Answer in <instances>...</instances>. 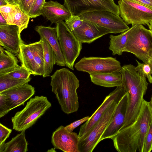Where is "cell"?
Instances as JSON below:
<instances>
[{
	"instance_id": "cell-31",
	"label": "cell",
	"mask_w": 152,
	"mask_h": 152,
	"mask_svg": "<svg viewBox=\"0 0 152 152\" xmlns=\"http://www.w3.org/2000/svg\"><path fill=\"white\" fill-rule=\"evenodd\" d=\"M65 23L72 31L80 27L83 24V20L80 16L72 15L65 20Z\"/></svg>"
},
{
	"instance_id": "cell-44",
	"label": "cell",
	"mask_w": 152,
	"mask_h": 152,
	"mask_svg": "<svg viewBox=\"0 0 152 152\" xmlns=\"http://www.w3.org/2000/svg\"><path fill=\"white\" fill-rule=\"evenodd\" d=\"M150 104V105L151 110L152 112V95L151 96L150 100L149 102Z\"/></svg>"
},
{
	"instance_id": "cell-39",
	"label": "cell",
	"mask_w": 152,
	"mask_h": 152,
	"mask_svg": "<svg viewBox=\"0 0 152 152\" xmlns=\"http://www.w3.org/2000/svg\"><path fill=\"white\" fill-rule=\"evenodd\" d=\"M152 10V2L150 0H132Z\"/></svg>"
},
{
	"instance_id": "cell-24",
	"label": "cell",
	"mask_w": 152,
	"mask_h": 152,
	"mask_svg": "<svg viewBox=\"0 0 152 152\" xmlns=\"http://www.w3.org/2000/svg\"><path fill=\"white\" fill-rule=\"evenodd\" d=\"M28 145L25 131H22L5 143L3 152H26L28 151Z\"/></svg>"
},
{
	"instance_id": "cell-1",
	"label": "cell",
	"mask_w": 152,
	"mask_h": 152,
	"mask_svg": "<svg viewBox=\"0 0 152 152\" xmlns=\"http://www.w3.org/2000/svg\"><path fill=\"white\" fill-rule=\"evenodd\" d=\"M137 65L126 64L122 66L121 85L128 96L127 108L121 129L129 126L135 120L139 114L148 89V83L142 70L143 63L136 59Z\"/></svg>"
},
{
	"instance_id": "cell-36",
	"label": "cell",
	"mask_w": 152,
	"mask_h": 152,
	"mask_svg": "<svg viewBox=\"0 0 152 152\" xmlns=\"http://www.w3.org/2000/svg\"><path fill=\"white\" fill-rule=\"evenodd\" d=\"M10 111L5 96L0 94V118L4 116Z\"/></svg>"
},
{
	"instance_id": "cell-3",
	"label": "cell",
	"mask_w": 152,
	"mask_h": 152,
	"mask_svg": "<svg viewBox=\"0 0 152 152\" xmlns=\"http://www.w3.org/2000/svg\"><path fill=\"white\" fill-rule=\"evenodd\" d=\"M51 78L52 91L62 111L67 114L77 111L79 103L77 90L80 84L76 76L68 69L63 68L57 70Z\"/></svg>"
},
{
	"instance_id": "cell-22",
	"label": "cell",
	"mask_w": 152,
	"mask_h": 152,
	"mask_svg": "<svg viewBox=\"0 0 152 152\" xmlns=\"http://www.w3.org/2000/svg\"><path fill=\"white\" fill-rule=\"evenodd\" d=\"M132 26L129 29L118 35H110L109 49L112 52V54L121 55L126 45L129 33L136 26Z\"/></svg>"
},
{
	"instance_id": "cell-25",
	"label": "cell",
	"mask_w": 152,
	"mask_h": 152,
	"mask_svg": "<svg viewBox=\"0 0 152 152\" xmlns=\"http://www.w3.org/2000/svg\"><path fill=\"white\" fill-rule=\"evenodd\" d=\"M18 60L13 53L0 47V74L17 66Z\"/></svg>"
},
{
	"instance_id": "cell-27",
	"label": "cell",
	"mask_w": 152,
	"mask_h": 152,
	"mask_svg": "<svg viewBox=\"0 0 152 152\" xmlns=\"http://www.w3.org/2000/svg\"><path fill=\"white\" fill-rule=\"evenodd\" d=\"M31 79L30 77L27 79H23L0 76V92L28 83Z\"/></svg>"
},
{
	"instance_id": "cell-8",
	"label": "cell",
	"mask_w": 152,
	"mask_h": 152,
	"mask_svg": "<svg viewBox=\"0 0 152 152\" xmlns=\"http://www.w3.org/2000/svg\"><path fill=\"white\" fill-rule=\"evenodd\" d=\"M120 17L127 25H147L152 20V10L132 0L118 1Z\"/></svg>"
},
{
	"instance_id": "cell-20",
	"label": "cell",
	"mask_w": 152,
	"mask_h": 152,
	"mask_svg": "<svg viewBox=\"0 0 152 152\" xmlns=\"http://www.w3.org/2000/svg\"><path fill=\"white\" fill-rule=\"evenodd\" d=\"M91 81L94 84L110 88L121 85L122 78L121 71L90 75Z\"/></svg>"
},
{
	"instance_id": "cell-15",
	"label": "cell",
	"mask_w": 152,
	"mask_h": 152,
	"mask_svg": "<svg viewBox=\"0 0 152 152\" xmlns=\"http://www.w3.org/2000/svg\"><path fill=\"white\" fill-rule=\"evenodd\" d=\"M18 26L12 24L0 25V45L13 54L19 53L21 44L23 42Z\"/></svg>"
},
{
	"instance_id": "cell-16",
	"label": "cell",
	"mask_w": 152,
	"mask_h": 152,
	"mask_svg": "<svg viewBox=\"0 0 152 152\" xmlns=\"http://www.w3.org/2000/svg\"><path fill=\"white\" fill-rule=\"evenodd\" d=\"M34 88L28 83L0 92L4 95L10 110L21 105L35 94Z\"/></svg>"
},
{
	"instance_id": "cell-4",
	"label": "cell",
	"mask_w": 152,
	"mask_h": 152,
	"mask_svg": "<svg viewBox=\"0 0 152 152\" xmlns=\"http://www.w3.org/2000/svg\"><path fill=\"white\" fill-rule=\"evenodd\" d=\"M51 106L46 96H36L31 98L21 110L12 118L13 129L18 132L25 131L33 125Z\"/></svg>"
},
{
	"instance_id": "cell-34",
	"label": "cell",
	"mask_w": 152,
	"mask_h": 152,
	"mask_svg": "<svg viewBox=\"0 0 152 152\" xmlns=\"http://www.w3.org/2000/svg\"><path fill=\"white\" fill-rule=\"evenodd\" d=\"M152 147V122L151 123L145 136L143 152H150Z\"/></svg>"
},
{
	"instance_id": "cell-32",
	"label": "cell",
	"mask_w": 152,
	"mask_h": 152,
	"mask_svg": "<svg viewBox=\"0 0 152 152\" xmlns=\"http://www.w3.org/2000/svg\"><path fill=\"white\" fill-rule=\"evenodd\" d=\"M45 0H35L28 15L30 18H35L41 15Z\"/></svg>"
},
{
	"instance_id": "cell-18",
	"label": "cell",
	"mask_w": 152,
	"mask_h": 152,
	"mask_svg": "<svg viewBox=\"0 0 152 152\" xmlns=\"http://www.w3.org/2000/svg\"><path fill=\"white\" fill-rule=\"evenodd\" d=\"M35 30L40 37L45 38L53 50L56 56V64L61 66H65L64 57L58 40L56 28L42 26L35 27Z\"/></svg>"
},
{
	"instance_id": "cell-17",
	"label": "cell",
	"mask_w": 152,
	"mask_h": 152,
	"mask_svg": "<svg viewBox=\"0 0 152 152\" xmlns=\"http://www.w3.org/2000/svg\"><path fill=\"white\" fill-rule=\"evenodd\" d=\"M81 43L90 44L107 34L111 33L107 29L98 24L83 20L82 25L72 31Z\"/></svg>"
},
{
	"instance_id": "cell-29",
	"label": "cell",
	"mask_w": 152,
	"mask_h": 152,
	"mask_svg": "<svg viewBox=\"0 0 152 152\" xmlns=\"http://www.w3.org/2000/svg\"><path fill=\"white\" fill-rule=\"evenodd\" d=\"M32 75L27 69L22 66H18L0 74V76L11 77L16 78L27 79Z\"/></svg>"
},
{
	"instance_id": "cell-30",
	"label": "cell",
	"mask_w": 152,
	"mask_h": 152,
	"mask_svg": "<svg viewBox=\"0 0 152 152\" xmlns=\"http://www.w3.org/2000/svg\"><path fill=\"white\" fill-rule=\"evenodd\" d=\"M14 5L8 4L0 6V12L6 20L7 24H12L13 21Z\"/></svg>"
},
{
	"instance_id": "cell-42",
	"label": "cell",
	"mask_w": 152,
	"mask_h": 152,
	"mask_svg": "<svg viewBox=\"0 0 152 152\" xmlns=\"http://www.w3.org/2000/svg\"><path fill=\"white\" fill-rule=\"evenodd\" d=\"M8 4L5 0H0V6H6Z\"/></svg>"
},
{
	"instance_id": "cell-14",
	"label": "cell",
	"mask_w": 152,
	"mask_h": 152,
	"mask_svg": "<svg viewBox=\"0 0 152 152\" xmlns=\"http://www.w3.org/2000/svg\"><path fill=\"white\" fill-rule=\"evenodd\" d=\"M128 102L126 93L118 103L111 121L102 135L100 141L105 139H111L121 129L126 115Z\"/></svg>"
},
{
	"instance_id": "cell-7",
	"label": "cell",
	"mask_w": 152,
	"mask_h": 152,
	"mask_svg": "<svg viewBox=\"0 0 152 152\" xmlns=\"http://www.w3.org/2000/svg\"><path fill=\"white\" fill-rule=\"evenodd\" d=\"M120 100L113 102L91 129L80 138V152H92L101 141V137L110 122L115 108Z\"/></svg>"
},
{
	"instance_id": "cell-19",
	"label": "cell",
	"mask_w": 152,
	"mask_h": 152,
	"mask_svg": "<svg viewBox=\"0 0 152 152\" xmlns=\"http://www.w3.org/2000/svg\"><path fill=\"white\" fill-rule=\"evenodd\" d=\"M41 15L50 21L51 23L56 24L65 20L72 14L64 5L57 1H45L43 6Z\"/></svg>"
},
{
	"instance_id": "cell-11",
	"label": "cell",
	"mask_w": 152,
	"mask_h": 152,
	"mask_svg": "<svg viewBox=\"0 0 152 152\" xmlns=\"http://www.w3.org/2000/svg\"><path fill=\"white\" fill-rule=\"evenodd\" d=\"M83 20L94 23L107 29L111 33L123 32L130 28L119 15L108 11H96L80 16Z\"/></svg>"
},
{
	"instance_id": "cell-10",
	"label": "cell",
	"mask_w": 152,
	"mask_h": 152,
	"mask_svg": "<svg viewBox=\"0 0 152 152\" xmlns=\"http://www.w3.org/2000/svg\"><path fill=\"white\" fill-rule=\"evenodd\" d=\"M74 66L77 70L89 75L121 71L122 67L120 61L111 57H84Z\"/></svg>"
},
{
	"instance_id": "cell-12",
	"label": "cell",
	"mask_w": 152,
	"mask_h": 152,
	"mask_svg": "<svg viewBox=\"0 0 152 152\" xmlns=\"http://www.w3.org/2000/svg\"><path fill=\"white\" fill-rule=\"evenodd\" d=\"M126 93L124 87L121 85L116 87L114 91L107 96L102 103L90 117L89 119L81 126L78 134L79 138L91 129L113 102L121 99Z\"/></svg>"
},
{
	"instance_id": "cell-40",
	"label": "cell",
	"mask_w": 152,
	"mask_h": 152,
	"mask_svg": "<svg viewBox=\"0 0 152 152\" xmlns=\"http://www.w3.org/2000/svg\"><path fill=\"white\" fill-rule=\"evenodd\" d=\"M9 4L13 5H18L19 0H5Z\"/></svg>"
},
{
	"instance_id": "cell-41",
	"label": "cell",
	"mask_w": 152,
	"mask_h": 152,
	"mask_svg": "<svg viewBox=\"0 0 152 152\" xmlns=\"http://www.w3.org/2000/svg\"><path fill=\"white\" fill-rule=\"evenodd\" d=\"M7 24L6 20L4 18L0 13V25H5Z\"/></svg>"
},
{
	"instance_id": "cell-38",
	"label": "cell",
	"mask_w": 152,
	"mask_h": 152,
	"mask_svg": "<svg viewBox=\"0 0 152 152\" xmlns=\"http://www.w3.org/2000/svg\"><path fill=\"white\" fill-rule=\"evenodd\" d=\"M149 62L143 63L142 69L145 77L150 83L152 84V71L149 65Z\"/></svg>"
},
{
	"instance_id": "cell-47",
	"label": "cell",
	"mask_w": 152,
	"mask_h": 152,
	"mask_svg": "<svg viewBox=\"0 0 152 152\" xmlns=\"http://www.w3.org/2000/svg\"></svg>"
},
{
	"instance_id": "cell-46",
	"label": "cell",
	"mask_w": 152,
	"mask_h": 152,
	"mask_svg": "<svg viewBox=\"0 0 152 152\" xmlns=\"http://www.w3.org/2000/svg\"><path fill=\"white\" fill-rule=\"evenodd\" d=\"M152 2V0H150Z\"/></svg>"
},
{
	"instance_id": "cell-6",
	"label": "cell",
	"mask_w": 152,
	"mask_h": 152,
	"mask_svg": "<svg viewBox=\"0 0 152 152\" xmlns=\"http://www.w3.org/2000/svg\"><path fill=\"white\" fill-rule=\"evenodd\" d=\"M58 39L66 66L72 70L82 49L81 43L63 21L56 24Z\"/></svg>"
},
{
	"instance_id": "cell-21",
	"label": "cell",
	"mask_w": 152,
	"mask_h": 152,
	"mask_svg": "<svg viewBox=\"0 0 152 152\" xmlns=\"http://www.w3.org/2000/svg\"><path fill=\"white\" fill-rule=\"evenodd\" d=\"M36 42L26 44L21 43L18 53V57L21 66L27 69L33 75L35 73V65L34 53Z\"/></svg>"
},
{
	"instance_id": "cell-9",
	"label": "cell",
	"mask_w": 152,
	"mask_h": 152,
	"mask_svg": "<svg viewBox=\"0 0 152 152\" xmlns=\"http://www.w3.org/2000/svg\"><path fill=\"white\" fill-rule=\"evenodd\" d=\"M64 5L72 15L80 16L88 12L105 11L120 15L119 7L114 0H64Z\"/></svg>"
},
{
	"instance_id": "cell-43",
	"label": "cell",
	"mask_w": 152,
	"mask_h": 152,
	"mask_svg": "<svg viewBox=\"0 0 152 152\" xmlns=\"http://www.w3.org/2000/svg\"><path fill=\"white\" fill-rule=\"evenodd\" d=\"M148 27L149 28V29L151 31L152 33V20H151L150 23Z\"/></svg>"
},
{
	"instance_id": "cell-5",
	"label": "cell",
	"mask_w": 152,
	"mask_h": 152,
	"mask_svg": "<svg viewBox=\"0 0 152 152\" xmlns=\"http://www.w3.org/2000/svg\"><path fill=\"white\" fill-rule=\"evenodd\" d=\"M123 52L134 55L144 63L152 59V33L142 25H136L129 35Z\"/></svg>"
},
{
	"instance_id": "cell-13",
	"label": "cell",
	"mask_w": 152,
	"mask_h": 152,
	"mask_svg": "<svg viewBox=\"0 0 152 152\" xmlns=\"http://www.w3.org/2000/svg\"><path fill=\"white\" fill-rule=\"evenodd\" d=\"M79 139L77 133L67 131L61 125L53 132L51 142L55 149L65 152H80Z\"/></svg>"
},
{
	"instance_id": "cell-37",
	"label": "cell",
	"mask_w": 152,
	"mask_h": 152,
	"mask_svg": "<svg viewBox=\"0 0 152 152\" xmlns=\"http://www.w3.org/2000/svg\"><path fill=\"white\" fill-rule=\"evenodd\" d=\"M89 116H86L81 119L74 121L69 124L65 126V129L68 131L72 132L76 127L84 122L87 121L90 118Z\"/></svg>"
},
{
	"instance_id": "cell-23",
	"label": "cell",
	"mask_w": 152,
	"mask_h": 152,
	"mask_svg": "<svg viewBox=\"0 0 152 152\" xmlns=\"http://www.w3.org/2000/svg\"><path fill=\"white\" fill-rule=\"evenodd\" d=\"M42 41V47L44 52V72L42 75L43 77L50 76L53 66L56 64V57L52 48L46 39L40 37Z\"/></svg>"
},
{
	"instance_id": "cell-45",
	"label": "cell",
	"mask_w": 152,
	"mask_h": 152,
	"mask_svg": "<svg viewBox=\"0 0 152 152\" xmlns=\"http://www.w3.org/2000/svg\"><path fill=\"white\" fill-rule=\"evenodd\" d=\"M149 65L151 67V70L152 71V59H151L150 61Z\"/></svg>"
},
{
	"instance_id": "cell-35",
	"label": "cell",
	"mask_w": 152,
	"mask_h": 152,
	"mask_svg": "<svg viewBox=\"0 0 152 152\" xmlns=\"http://www.w3.org/2000/svg\"><path fill=\"white\" fill-rule=\"evenodd\" d=\"M35 0H19L18 5L20 10L28 15Z\"/></svg>"
},
{
	"instance_id": "cell-26",
	"label": "cell",
	"mask_w": 152,
	"mask_h": 152,
	"mask_svg": "<svg viewBox=\"0 0 152 152\" xmlns=\"http://www.w3.org/2000/svg\"><path fill=\"white\" fill-rule=\"evenodd\" d=\"M34 59L35 65V73L34 76H42L44 72V64L42 41L41 39L36 42L34 53Z\"/></svg>"
},
{
	"instance_id": "cell-33",
	"label": "cell",
	"mask_w": 152,
	"mask_h": 152,
	"mask_svg": "<svg viewBox=\"0 0 152 152\" xmlns=\"http://www.w3.org/2000/svg\"><path fill=\"white\" fill-rule=\"evenodd\" d=\"M12 132V129L0 123V152H3L5 140L9 137Z\"/></svg>"
},
{
	"instance_id": "cell-2",
	"label": "cell",
	"mask_w": 152,
	"mask_h": 152,
	"mask_svg": "<svg viewBox=\"0 0 152 152\" xmlns=\"http://www.w3.org/2000/svg\"><path fill=\"white\" fill-rule=\"evenodd\" d=\"M152 122L149 102L144 100L135 121L111 139L116 150L119 152H143L145 136Z\"/></svg>"
},
{
	"instance_id": "cell-28",
	"label": "cell",
	"mask_w": 152,
	"mask_h": 152,
	"mask_svg": "<svg viewBox=\"0 0 152 152\" xmlns=\"http://www.w3.org/2000/svg\"><path fill=\"white\" fill-rule=\"evenodd\" d=\"M30 18L28 15L23 12L18 5H14L12 25L18 27L20 33L23 30L27 28Z\"/></svg>"
}]
</instances>
